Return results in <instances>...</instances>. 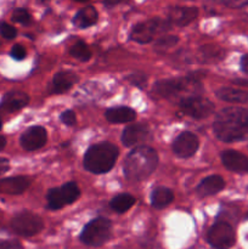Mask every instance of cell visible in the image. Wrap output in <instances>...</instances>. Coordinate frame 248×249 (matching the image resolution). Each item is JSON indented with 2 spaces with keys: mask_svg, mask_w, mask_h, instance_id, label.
<instances>
[{
  "mask_svg": "<svg viewBox=\"0 0 248 249\" xmlns=\"http://www.w3.org/2000/svg\"><path fill=\"white\" fill-rule=\"evenodd\" d=\"M44 228V223L40 216L31 212H22L14 216L11 220V229L17 235L34 236L40 232Z\"/></svg>",
  "mask_w": 248,
  "mask_h": 249,
  "instance_id": "6",
  "label": "cell"
},
{
  "mask_svg": "<svg viewBox=\"0 0 248 249\" xmlns=\"http://www.w3.org/2000/svg\"><path fill=\"white\" fill-rule=\"evenodd\" d=\"M180 109L192 118L203 119L213 113L214 105L206 97L189 96L180 101Z\"/></svg>",
  "mask_w": 248,
  "mask_h": 249,
  "instance_id": "8",
  "label": "cell"
},
{
  "mask_svg": "<svg viewBox=\"0 0 248 249\" xmlns=\"http://www.w3.org/2000/svg\"><path fill=\"white\" fill-rule=\"evenodd\" d=\"M10 55H11L15 60L21 61L26 57V49H24L22 45H14L12 46Z\"/></svg>",
  "mask_w": 248,
  "mask_h": 249,
  "instance_id": "31",
  "label": "cell"
},
{
  "mask_svg": "<svg viewBox=\"0 0 248 249\" xmlns=\"http://www.w3.org/2000/svg\"><path fill=\"white\" fill-rule=\"evenodd\" d=\"M198 15V10L196 7H174L169 14L170 22L180 27L187 26L191 23Z\"/></svg>",
  "mask_w": 248,
  "mask_h": 249,
  "instance_id": "17",
  "label": "cell"
},
{
  "mask_svg": "<svg viewBox=\"0 0 248 249\" xmlns=\"http://www.w3.org/2000/svg\"><path fill=\"white\" fill-rule=\"evenodd\" d=\"M29 102V96L22 91H10L2 97L0 111L11 113L26 107Z\"/></svg>",
  "mask_w": 248,
  "mask_h": 249,
  "instance_id": "13",
  "label": "cell"
},
{
  "mask_svg": "<svg viewBox=\"0 0 248 249\" xmlns=\"http://www.w3.org/2000/svg\"><path fill=\"white\" fill-rule=\"evenodd\" d=\"M174 199V194L172 190L167 189V187H157L153 190L152 195H151V202L152 206L157 209L165 208L169 206Z\"/></svg>",
  "mask_w": 248,
  "mask_h": 249,
  "instance_id": "22",
  "label": "cell"
},
{
  "mask_svg": "<svg viewBox=\"0 0 248 249\" xmlns=\"http://www.w3.org/2000/svg\"><path fill=\"white\" fill-rule=\"evenodd\" d=\"M29 186V180L26 177H14L0 180V194L21 195Z\"/></svg>",
  "mask_w": 248,
  "mask_h": 249,
  "instance_id": "15",
  "label": "cell"
},
{
  "mask_svg": "<svg viewBox=\"0 0 248 249\" xmlns=\"http://www.w3.org/2000/svg\"><path fill=\"white\" fill-rule=\"evenodd\" d=\"M71 55L79 61H88L91 56V53L87 44H84L83 41H78L71 48Z\"/></svg>",
  "mask_w": 248,
  "mask_h": 249,
  "instance_id": "25",
  "label": "cell"
},
{
  "mask_svg": "<svg viewBox=\"0 0 248 249\" xmlns=\"http://www.w3.org/2000/svg\"><path fill=\"white\" fill-rule=\"evenodd\" d=\"M0 34L6 39H14L15 36H16L17 32L16 29H15L12 26H10L9 23L0 22Z\"/></svg>",
  "mask_w": 248,
  "mask_h": 249,
  "instance_id": "30",
  "label": "cell"
},
{
  "mask_svg": "<svg viewBox=\"0 0 248 249\" xmlns=\"http://www.w3.org/2000/svg\"><path fill=\"white\" fill-rule=\"evenodd\" d=\"M61 121L66 124V125H74L75 122H77V118H75L74 112L68 109V111H65L62 114H61Z\"/></svg>",
  "mask_w": 248,
  "mask_h": 249,
  "instance_id": "32",
  "label": "cell"
},
{
  "mask_svg": "<svg viewBox=\"0 0 248 249\" xmlns=\"http://www.w3.org/2000/svg\"><path fill=\"white\" fill-rule=\"evenodd\" d=\"M1 125H2V123H1V119H0V129H1Z\"/></svg>",
  "mask_w": 248,
  "mask_h": 249,
  "instance_id": "39",
  "label": "cell"
},
{
  "mask_svg": "<svg viewBox=\"0 0 248 249\" xmlns=\"http://www.w3.org/2000/svg\"><path fill=\"white\" fill-rule=\"evenodd\" d=\"M221 160L224 165L231 172L246 173L248 172V158L237 151L229 150L221 153Z\"/></svg>",
  "mask_w": 248,
  "mask_h": 249,
  "instance_id": "14",
  "label": "cell"
},
{
  "mask_svg": "<svg viewBox=\"0 0 248 249\" xmlns=\"http://www.w3.org/2000/svg\"><path fill=\"white\" fill-rule=\"evenodd\" d=\"M201 85L195 78H185V79H165L159 80L153 87V92L160 97H170L177 95L186 90H198Z\"/></svg>",
  "mask_w": 248,
  "mask_h": 249,
  "instance_id": "5",
  "label": "cell"
},
{
  "mask_svg": "<svg viewBox=\"0 0 248 249\" xmlns=\"http://www.w3.org/2000/svg\"><path fill=\"white\" fill-rule=\"evenodd\" d=\"M61 190H62L63 195H65L67 204L73 203L80 195L79 187H78V185L75 182H67V184L61 186Z\"/></svg>",
  "mask_w": 248,
  "mask_h": 249,
  "instance_id": "26",
  "label": "cell"
},
{
  "mask_svg": "<svg viewBox=\"0 0 248 249\" xmlns=\"http://www.w3.org/2000/svg\"><path fill=\"white\" fill-rule=\"evenodd\" d=\"M201 58L203 62H206V58H216V60H223V53L220 49H215L213 46H204L199 50Z\"/></svg>",
  "mask_w": 248,
  "mask_h": 249,
  "instance_id": "27",
  "label": "cell"
},
{
  "mask_svg": "<svg viewBox=\"0 0 248 249\" xmlns=\"http://www.w3.org/2000/svg\"><path fill=\"white\" fill-rule=\"evenodd\" d=\"M118 148L111 142L92 145L84 156V167L94 174L107 173L113 168L118 158Z\"/></svg>",
  "mask_w": 248,
  "mask_h": 249,
  "instance_id": "3",
  "label": "cell"
},
{
  "mask_svg": "<svg viewBox=\"0 0 248 249\" xmlns=\"http://www.w3.org/2000/svg\"><path fill=\"white\" fill-rule=\"evenodd\" d=\"M135 203V198L129 194H121L111 201V208L117 213H125Z\"/></svg>",
  "mask_w": 248,
  "mask_h": 249,
  "instance_id": "23",
  "label": "cell"
},
{
  "mask_svg": "<svg viewBox=\"0 0 248 249\" xmlns=\"http://www.w3.org/2000/svg\"><path fill=\"white\" fill-rule=\"evenodd\" d=\"M214 133L224 142H236L248 139V109L228 107L216 114Z\"/></svg>",
  "mask_w": 248,
  "mask_h": 249,
  "instance_id": "1",
  "label": "cell"
},
{
  "mask_svg": "<svg viewBox=\"0 0 248 249\" xmlns=\"http://www.w3.org/2000/svg\"><path fill=\"white\" fill-rule=\"evenodd\" d=\"M198 148V139L190 131L181 133L173 142V151L177 157L190 158Z\"/></svg>",
  "mask_w": 248,
  "mask_h": 249,
  "instance_id": "10",
  "label": "cell"
},
{
  "mask_svg": "<svg viewBox=\"0 0 248 249\" xmlns=\"http://www.w3.org/2000/svg\"><path fill=\"white\" fill-rule=\"evenodd\" d=\"M46 198H48V207L50 209H53V211L67 206V201H66V197L63 195L61 187L60 189L49 190L48 195H46Z\"/></svg>",
  "mask_w": 248,
  "mask_h": 249,
  "instance_id": "24",
  "label": "cell"
},
{
  "mask_svg": "<svg viewBox=\"0 0 248 249\" xmlns=\"http://www.w3.org/2000/svg\"><path fill=\"white\" fill-rule=\"evenodd\" d=\"M12 19L22 24H29L32 22V17L26 9H16L12 14Z\"/></svg>",
  "mask_w": 248,
  "mask_h": 249,
  "instance_id": "29",
  "label": "cell"
},
{
  "mask_svg": "<svg viewBox=\"0 0 248 249\" xmlns=\"http://www.w3.org/2000/svg\"><path fill=\"white\" fill-rule=\"evenodd\" d=\"M107 121L111 122V123H129V122H133L135 119L136 113L134 109H131L130 107L126 106H119V107H112L108 108L105 113Z\"/></svg>",
  "mask_w": 248,
  "mask_h": 249,
  "instance_id": "18",
  "label": "cell"
},
{
  "mask_svg": "<svg viewBox=\"0 0 248 249\" xmlns=\"http://www.w3.org/2000/svg\"><path fill=\"white\" fill-rule=\"evenodd\" d=\"M97 17H99V15H97L96 9L92 6H88L80 10L75 15L74 19H73V23L77 27H79V28H88V27L96 23Z\"/></svg>",
  "mask_w": 248,
  "mask_h": 249,
  "instance_id": "21",
  "label": "cell"
},
{
  "mask_svg": "<svg viewBox=\"0 0 248 249\" xmlns=\"http://www.w3.org/2000/svg\"><path fill=\"white\" fill-rule=\"evenodd\" d=\"M1 223H2V213L0 212V224H1Z\"/></svg>",
  "mask_w": 248,
  "mask_h": 249,
  "instance_id": "38",
  "label": "cell"
},
{
  "mask_svg": "<svg viewBox=\"0 0 248 249\" xmlns=\"http://www.w3.org/2000/svg\"><path fill=\"white\" fill-rule=\"evenodd\" d=\"M158 156L153 148L148 146H138L125 158L124 175L131 181H141L150 177L156 169Z\"/></svg>",
  "mask_w": 248,
  "mask_h": 249,
  "instance_id": "2",
  "label": "cell"
},
{
  "mask_svg": "<svg viewBox=\"0 0 248 249\" xmlns=\"http://www.w3.org/2000/svg\"><path fill=\"white\" fill-rule=\"evenodd\" d=\"M247 218H248V214H247Z\"/></svg>",
  "mask_w": 248,
  "mask_h": 249,
  "instance_id": "40",
  "label": "cell"
},
{
  "mask_svg": "<svg viewBox=\"0 0 248 249\" xmlns=\"http://www.w3.org/2000/svg\"><path fill=\"white\" fill-rule=\"evenodd\" d=\"M209 245L215 249H229L235 243V231L226 221H218L208 231Z\"/></svg>",
  "mask_w": 248,
  "mask_h": 249,
  "instance_id": "7",
  "label": "cell"
},
{
  "mask_svg": "<svg viewBox=\"0 0 248 249\" xmlns=\"http://www.w3.org/2000/svg\"><path fill=\"white\" fill-rule=\"evenodd\" d=\"M111 221L105 218H97L85 225L82 231V235H80V240L88 246L99 247L108 241L109 236H111Z\"/></svg>",
  "mask_w": 248,
  "mask_h": 249,
  "instance_id": "4",
  "label": "cell"
},
{
  "mask_svg": "<svg viewBox=\"0 0 248 249\" xmlns=\"http://www.w3.org/2000/svg\"><path fill=\"white\" fill-rule=\"evenodd\" d=\"M148 139V128L145 124H134L126 126L122 134V141L128 147L138 146Z\"/></svg>",
  "mask_w": 248,
  "mask_h": 249,
  "instance_id": "12",
  "label": "cell"
},
{
  "mask_svg": "<svg viewBox=\"0 0 248 249\" xmlns=\"http://www.w3.org/2000/svg\"><path fill=\"white\" fill-rule=\"evenodd\" d=\"M224 186H225V181H224L223 178L219 177V175H212V177L202 180L201 184L197 187V194L202 197L213 196V195L221 191Z\"/></svg>",
  "mask_w": 248,
  "mask_h": 249,
  "instance_id": "16",
  "label": "cell"
},
{
  "mask_svg": "<svg viewBox=\"0 0 248 249\" xmlns=\"http://www.w3.org/2000/svg\"><path fill=\"white\" fill-rule=\"evenodd\" d=\"M128 80L131 83V84L136 85V87L139 88H143L146 85V77L142 74L130 75V77L128 78Z\"/></svg>",
  "mask_w": 248,
  "mask_h": 249,
  "instance_id": "33",
  "label": "cell"
},
{
  "mask_svg": "<svg viewBox=\"0 0 248 249\" xmlns=\"http://www.w3.org/2000/svg\"><path fill=\"white\" fill-rule=\"evenodd\" d=\"M216 96L230 104H246L248 101L247 92L235 88H220L216 91Z\"/></svg>",
  "mask_w": 248,
  "mask_h": 249,
  "instance_id": "20",
  "label": "cell"
},
{
  "mask_svg": "<svg viewBox=\"0 0 248 249\" xmlns=\"http://www.w3.org/2000/svg\"><path fill=\"white\" fill-rule=\"evenodd\" d=\"M10 169V163L6 158H0V175L5 174Z\"/></svg>",
  "mask_w": 248,
  "mask_h": 249,
  "instance_id": "35",
  "label": "cell"
},
{
  "mask_svg": "<svg viewBox=\"0 0 248 249\" xmlns=\"http://www.w3.org/2000/svg\"><path fill=\"white\" fill-rule=\"evenodd\" d=\"M78 77L77 74L72 72H58L57 74H55L53 82V91L61 94V92H65L67 90H70L73 87L74 83H77Z\"/></svg>",
  "mask_w": 248,
  "mask_h": 249,
  "instance_id": "19",
  "label": "cell"
},
{
  "mask_svg": "<svg viewBox=\"0 0 248 249\" xmlns=\"http://www.w3.org/2000/svg\"><path fill=\"white\" fill-rule=\"evenodd\" d=\"M5 145H6V139L4 136H0V151L4 150Z\"/></svg>",
  "mask_w": 248,
  "mask_h": 249,
  "instance_id": "37",
  "label": "cell"
},
{
  "mask_svg": "<svg viewBox=\"0 0 248 249\" xmlns=\"http://www.w3.org/2000/svg\"><path fill=\"white\" fill-rule=\"evenodd\" d=\"M48 140V134L43 126L34 125L27 129L21 136V146L26 151H35L43 147Z\"/></svg>",
  "mask_w": 248,
  "mask_h": 249,
  "instance_id": "11",
  "label": "cell"
},
{
  "mask_svg": "<svg viewBox=\"0 0 248 249\" xmlns=\"http://www.w3.org/2000/svg\"><path fill=\"white\" fill-rule=\"evenodd\" d=\"M177 41H179L177 36H160L159 39H157L155 46L157 49H170L173 48V46L177 45Z\"/></svg>",
  "mask_w": 248,
  "mask_h": 249,
  "instance_id": "28",
  "label": "cell"
},
{
  "mask_svg": "<svg viewBox=\"0 0 248 249\" xmlns=\"http://www.w3.org/2000/svg\"><path fill=\"white\" fill-rule=\"evenodd\" d=\"M0 249H23L18 241H0Z\"/></svg>",
  "mask_w": 248,
  "mask_h": 249,
  "instance_id": "34",
  "label": "cell"
},
{
  "mask_svg": "<svg viewBox=\"0 0 248 249\" xmlns=\"http://www.w3.org/2000/svg\"><path fill=\"white\" fill-rule=\"evenodd\" d=\"M241 67H242L243 72L248 73V53L243 56L242 60H241Z\"/></svg>",
  "mask_w": 248,
  "mask_h": 249,
  "instance_id": "36",
  "label": "cell"
},
{
  "mask_svg": "<svg viewBox=\"0 0 248 249\" xmlns=\"http://www.w3.org/2000/svg\"><path fill=\"white\" fill-rule=\"evenodd\" d=\"M168 28H169V23L167 21L159 18L150 19L147 22H142V23H138L136 26H134L133 31H131V39L141 44L150 43L156 34L162 33Z\"/></svg>",
  "mask_w": 248,
  "mask_h": 249,
  "instance_id": "9",
  "label": "cell"
}]
</instances>
